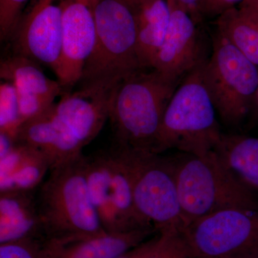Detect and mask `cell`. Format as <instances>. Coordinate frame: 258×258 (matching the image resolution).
<instances>
[{"instance_id": "cell-1", "label": "cell", "mask_w": 258, "mask_h": 258, "mask_svg": "<svg viewBox=\"0 0 258 258\" xmlns=\"http://www.w3.org/2000/svg\"><path fill=\"white\" fill-rule=\"evenodd\" d=\"M181 81L143 69L117 83L108 109L115 144L155 153L166 107Z\"/></svg>"}, {"instance_id": "cell-2", "label": "cell", "mask_w": 258, "mask_h": 258, "mask_svg": "<svg viewBox=\"0 0 258 258\" xmlns=\"http://www.w3.org/2000/svg\"><path fill=\"white\" fill-rule=\"evenodd\" d=\"M83 157L51 169L48 179L37 190V206L49 240L66 244L107 232L90 197Z\"/></svg>"}, {"instance_id": "cell-3", "label": "cell", "mask_w": 258, "mask_h": 258, "mask_svg": "<svg viewBox=\"0 0 258 258\" xmlns=\"http://www.w3.org/2000/svg\"><path fill=\"white\" fill-rule=\"evenodd\" d=\"M174 161L185 227L225 209H258L257 195L234 176L216 151L201 154L183 153Z\"/></svg>"}, {"instance_id": "cell-4", "label": "cell", "mask_w": 258, "mask_h": 258, "mask_svg": "<svg viewBox=\"0 0 258 258\" xmlns=\"http://www.w3.org/2000/svg\"><path fill=\"white\" fill-rule=\"evenodd\" d=\"M199 64L182 79L166 107L155 153L177 149L185 154H201L215 150L222 133L216 109Z\"/></svg>"}, {"instance_id": "cell-5", "label": "cell", "mask_w": 258, "mask_h": 258, "mask_svg": "<svg viewBox=\"0 0 258 258\" xmlns=\"http://www.w3.org/2000/svg\"><path fill=\"white\" fill-rule=\"evenodd\" d=\"M94 48L83 69L81 86H114L143 70L137 52V32L132 8L122 0H98Z\"/></svg>"}, {"instance_id": "cell-6", "label": "cell", "mask_w": 258, "mask_h": 258, "mask_svg": "<svg viewBox=\"0 0 258 258\" xmlns=\"http://www.w3.org/2000/svg\"><path fill=\"white\" fill-rule=\"evenodd\" d=\"M114 146L130 174L134 203L139 215L158 233L168 230L182 232L185 222L174 159L157 153Z\"/></svg>"}, {"instance_id": "cell-7", "label": "cell", "mask_w": 258, "mask_h": 258, "mask_svg": "<svg viewBox=\"0 0 258 258\" xmlns=\"http://www.w3.org/2000/svg\"><path fill=\"white\" fill-rule=\"evenodd\" d=\"M83 164L91 201L107 232L154 227L137 212L130 174L115 146L84 155Z\"/></svg>"}, {"instance_id": "cell-8", "label": "cell", "mask_w": 258, "mask_h": 258, "mask_svg": "<svg viewBox=\"0 0 258 258\" xmlns=\"http://www.w3.org/2000/svg\"><path fill=\"white\" fill-rule=\"evenodd\" d=\"M203 79L217 113L236 126L249 115L258 86V66L215 32L212 52L203 64Z\"/></svg>"}, {"instance_id": "cell-9", "label": "cell", "mask_w": 258, "mask_h": 258, "mask_svg": "<svg viewBox=\"0 0 258 258\" xmlns=\"http://www.w3.org/2000/svg\"><path fill=\"white\" fill-rule=\"evenodd\" d=\"M181 232L189 258H258V209L220 210Z\"/></svg>"}, {"instance_id": "cell-10", "label": "cell", "mask_w": 258, "mask_h": 258, "mask_svg": "<svg viewBox=\"0 0 258 258\" xmlns=\"http://www.w3.org/2000/svg\"><path fill=\"white\" fill-rule=\"evenodd\" d=\"M64 0H30L10 42L13 53L57 71L62 49Z\"/></svg>"}, {"instance_id": "cell-11", "label": "cell", "mask_w": 258, "mask_h": 258, "mask_svg": "<svg viewBox=\"0 0 258 258\" xmlns=\"http://www.w3.org/2000/svg\"><path fill=\"white\" fill-rule=\"evenodd\" d=\"M98 0H64L62 49L55 75L64 93L79 83L96 43Z\"/></svg>"}, {"instance_id": "cell-12", "label": "cell", "mask_w": 258, "mask_h": 258, "mask_svg": "<svg viewBox=\"0 0 258 258\" xmlns=\"http://www.w3.org/2000/svg\"><path fill=\"white\" fill-rule=\"evenodd\" d=\"M114 86L94 84L81 86L62 95L50 107L55 119L86 147L101 132L108 119L110 98Z\"/></svg>"}, {"instance_id": "cell-13", "label": "cell", "mask_w": 258, "mask_h": 258, "mask_svg": "<svg viewBox=\"0 0 258 258\" xmlns=\"http://www.w3.org/2000/svg\"><path fill=\"white\" fill-rule=\"evenodd\" d=\"M170 9L169 28L152 69L181 81L206 58L203 56L200 24L173 0H166Z\"/></svg>"}, {"instance_id": "cell-14", "label": "cell", "mask_w": 258, "mask_h": 258, "mask_svg": "<svg viewBox=\"0 0 258 258\" xmlns=\"http://www.w3.org/2000/svg\"><path fill=\"white\" fill-rule=\"evenodd\" d=\"M50 107L41 115L23 123L15 141L41 153L51 170L82 155L84 147L55 119Z\"/></svg>"}, {"instance_id": "cell-15", "label": "cell", "mask_w": 258, "mask_h": 258, "mask_svg": "<svg viewBox=\"0 0 258 258\" xmlns=\"http://www.w3.org/2000/svg\"><path fill=\"white\" fill-rule=\"evenodd\" d=\"M37 189L0 191V244L27 239L49 240L37 206Z\"/></svg>"}, {"instance_id": "cell-16", "label": "cell", "mask_w": 258, "mask_h": 258, "mask_svg": "<svg viewBox=\"0 0 258 258\" xmlns=\"http://www.w3.org/2000/svg\"><path fill=\"white\" fill-rule=\"evenodd\" d=\"M156 232L154 227H148L125 232H106L66 244L51 240L52 257L115 258L147 240Z\"/></svg>"}, {"instance_id": "cell-17", "label": "cell", "mask_w": 258, "mask_h": 258, "mask_svg": "<svg viewBox=\"0 0 258 258\" xmlns=\"http://www.w3.org/2000/svg\"><path fill=\"white\" fill-rule=\"evenodd\" d=\"M137 25V52L144 69H152L169 28L166 0H138L132 8Z\"/></svg>"}, {"instance_id": "cell-18", "label": "cell", "mask_w": 258, "mask_h": 258, "mask_svg": "<svg viewBox=\"0 0 258 258\" xmlns=\"http://www.w3.org/2000/svg\"><path fill=\"white\" fill-rule=\"evenodd\" d=\"M38 62L26 56L13 53L0 63L2 81L13 83L18 93L51 97L64 94L57 81L47 78Z\"/></svg>"}, {"instance_id": "cell-19", "label": "cell", "mask_w": 258, "mask_h": 258, "mask_svg": "<svg viewBox=\"0 0 258 258\" xmlns=\"http://www.w3.org/2000/svg\"><path fill=\"white\" fill-rule=\"evenodd\" d=\"M215 151L234 176L258 195V137L222 134Z\"/></svg>"}, {"instance_id": "cell-20", "label": "cell", "mask_w": 258, "mask_h": 258, "mask_svg": "<svg viewBox=\"0 0 258 258\" xmlns=\"http://www.w3.org/2000/svg\"><path fill=\"white\" fill-rule=\"evenodd\" d=\"M217 31L242 55L258 66V23L237 7L217 17Z\"/></svg>"}, {"instance_id": "cell-21", "label": "cell", "mask_w": 258, "mask_h": 258, "mask_svg": "<svg viewBox=\"0 0 258 258\" xmlns=\"http://www.w3.org/2000/svg\"><path fill=\"white\" fill-rule=\"evenodd\" d=\"M21 146L20 156L9 177L0 182V191L37 189L43 182L47 171L50 170L48 161L41 153L25 144Z\"/></svg>"}, {"instance_id": "cell-22", "label": "cell", "mask_w": 258, "mask_h": 258, "mask_svg": "<svg viewBox=\"0 0 258 258\" xmlns=\"http://www.w3.org/2000/svg\"><path fill=\"white\" fill-rule=\"evenodd\" d=\"M23 125L19 107L18 94L13 83L2 81L0 84V132L16 137Z\"/></svg>"}, {"instance_id": "cell-23", "label": "cell", "mask_w": 258, "mask_h": 258, "mask_svg": "<svg viewBox=\"0 0 258 258\" xmlns=\"http://www.w3.org/2000/svg\"><path fill=\"white\" fill-rule=\"evenodd\" d=\"M0 258H53L51 241L27 239L0 244Z\"/></svg>"}, {"instance_id": "cell-24", "label": "cell", "mask_w": 258, "mask_h": 258, "mask_svg": "<svg viewBox=\"0 0 258 258\" xmlns=\"http://www.w3.org/2000/svg\"><path fill=\"white\" fill-rule=\"evenodd\" d=\"M148 258H189L182 232L178 230L159 232L157 245Z\"/></svg>"}, {"instance_id": "cell-25", "label": "cell", "mask_w": 258, "mask_h": 258, "mask_svg": "<svg viewBox=\"0 0 258 258\" xmlns=\"http://www.w3.org/2000/svg\"><path fill=\"white\" fill-rule=\"evenodd\" d=\"M30 0H0V40L11 39L19 20Z\"/></svg>"}, {"instance_id": "cell-26", "label": "cell", "mask_w": 258, "mask_h": 258, "mask_svg": "<svg viewBox=\"0 0 258 258\" xmlns=\"http://www.w3.org/2000/svg\"><path fill=\"white\" fill-rule=\"evenodd\" d=\"M18 94L20 117L23 124L46 111L53 104L55 100V98L51 97L18 93Z\"/></svg>"}, {"instance_id": "cell-27", "label": "cell", "mask_w": 258, "mask_h": 258, "mask_svg": "<svg viewBox=\"0 0 258 258\" xmlns=\"http://www.w3.org/2000/svg\"><path fill=\"white\" fill-rule=\"evenodd\" d=\"M244 0H203L200 13L203 17H218L231 8L238 6Z\"/></svg>"}, {"instance_id": "cell-28", "label": "cell", "mask_w": 258, "mask_h": 258, "mask_svg": "<svg viewBox=\"0 0 258 258\" xmlns=\"http://www.w3.org/2000/svg\"><path fill=\"white\" fill-rule=\"evenodd\" d=\"M159 238V233H158L157 235L148 239L137 247L129 249L127 252L115 258H148L155 248Z\"/></svg>"}, {"instance_id": "cell-29", "label": "cell", "mask_w": 258, "mask_h": 258, "mask_svg": "<svg viewBox=\"0 0 258 258\" xmlns=\"http://www.w3.org/2000/svg\"><path fill=\"white\" fill-rule=\"evenodd\" d=\"M180 8H182L199 24L203 20V15L200 13V5L203 0H173Z\"/></svg>"}, {"instance_id": "cell-30", "label": "cell", "mask_w": 258, "mask_h": 258, "mask_svg": "<svg viewBox=\"0 0 258 258\" xmlns=\"http://www.w3.org/2000/svg\"><path fill=\"white\" fill-rule=\"evenodd\" d=\"M237 8L248 18L258 23V0H244Z\"/></svg>"}, {"instance_id": "cell-31", "label": "cell", "mask_w": 258, "mask_h": 258, "mask_svg": "<svg viewBox=\"0 0 258 258\" xmlns=\"http://www.w3.org/2000/svg\"><path fill=\"white\" fill-rule=\"evenodd\" d=\"M249 115H251V118L253 121L258 122V86L255 93H254L253 100H252Z\"/></svg>"}, {"instance_id": "cell-32", "label": "cell", "mask_w": 258, "mask_h": 258, "mask_svg": "<svg viewBox=\"0 0 258 258\" xmlns=\"http://www.w3.org/2000/svg\"><path fill=\"white\" fill-rule=\"evenodd\" d=\"M122 1L124 2V3H126L127 5H128L131 8H133V7L135 5L138 0H122Z\"/></svg>"}]
</instances>
